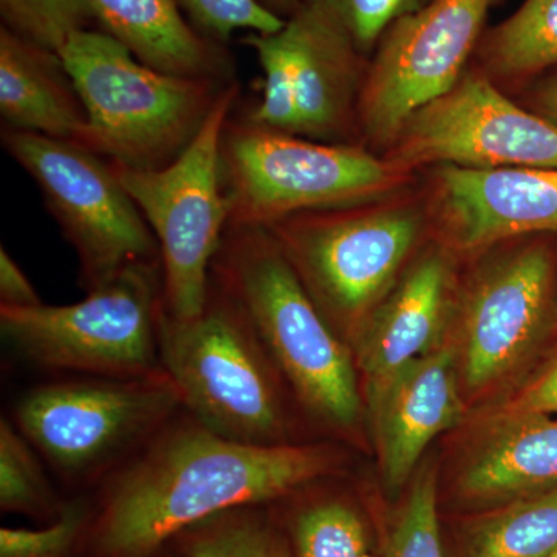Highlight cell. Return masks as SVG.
<instances>
[{"label":"cell","instance_id":"obj_1","mask_svg":"<svg viewBox=\"0 0 557 557\" xmlns=\"http://www.w3.org/2000/svg\"><path fill=\"white\" fill-rule=\"evenodd\" d=\"M339 463L332 446L244 445L182 410L102 482L84 539L94 557H149L212 516L287 497Z\"/></svg>","mask_w":557,"mask_h":557},{"label":"cell","instance_id":"obj_2","mask_svg":"<svg viewBox=\"0 0 557 557\" xmlns=\"http://www.w3.org/2000/svg\"><path fill=\"white\" fill-rule=\"evenodd\" d=\"M211 277L239 302L300 409L347 435L362 413L354 350L329 324L276 240L262 228H228Z\"/></svg>","mask_w":557,"mask_h":557},{"label":"cell","instance_id":"obj_3","mask_svg":"<svg viewBox=\"0 0 557 557\" xmlns=\"http://www.w3.org/2000/svg\"><path fill=\"white\" fill-rule=\"evenodd\" d=\"M159 339L183 410L203 426L244 445H300L287 406L292 388L248 314L214 278L197 317L163 311Z\"/></svg>","mask_w":557,"mask_h":557},{"label":"cell","instance_id":"obj_4","mask_svg":"<svg viewBox=\"0 0 557 557\" xmlns=\"http://www.w3.org/2000/svg\"><path fill=\"white\" fill-rule=\"evenodd\" d=\"M60 54L87 112L78 145L132 170L177 160L233 83L159 72L102 30L76 33Z\"/></svg>","mask_w":557,"mask_h":557},{"label":"cell","instance_id":"obj_5","mask_svg":"<svg viewBox=\"0 0 557 557\" xmlns=\"http://www.w3.org/2000/svg\"><path fill=\"white\" fill-rule=\"evenodd\" d=\"M220 174L228 228L262 230L302 212L373 203L409 175L362 146L267 129L242 115L223 129Z\"/></svg>","mask_w":557,"mask_h":557},{"label":"cell","instance_id":"obj_6","mask_svg":"<svg viewBox=\"0 0 557 557\" xmlns=\"http://www.w3.org/2000/svg\"><path fill=\"white\" fill-rule=\"evenodd\" d=\"M182 410V395L161 369L39 384L17 399L13 423L54 474L86 486L104 482Z\"/></svg>","mask_w":557,"mask_h":557},{"label":"cell","instance_id":"obj_7","mask_svg":"<svg viewBox=\"0 0 557 557\" xmlns=\"http://www.w3.org/2000/svg\"><path fill=\"white\" fill-rule=\"evenodd\" d=\"M161 260L121 271L70 306L0 307L11 350L39 369L72 376L135 379L163 369Z\"/></svg>","mask_w":557,"mask_h":557},{"label":"cell","instance_id":"obj_8","mask_svg":"<svg viewBox=\"0 0 557 557\" xmlns=\"http://www.w3.org/2000/svg\"><path fill=\"white\" fill-rule=\"evenodd\" d=\"M423 230L416 205L319 209L267 228L333 330L350 341L397 285Z\"/></svg>","mask_w":557,"mask_h":557},{"label":"cell","instance_id":"obj_9","mask_svg":"<svg viewBox=\"0 0 557 557\" xmlns=\"http://www.w3.org/2000/svg\"><path fill=\"white\" fill-rule=\"evenodd\" d=\"M240 86L233 81L189 148L157 171L113 164L159 242L168 317H197L207 302L212 260L228 228L220 174V143Z\"/></svg>","mask_w":557,"mask_h":557},{"label":"cell","instance_id":"obj_10","mask_svg":"<svg viewBox=\"0 0 557 557\" xmlns=\"http://www.w3.org/2000/svg\"><path fill=\"white\" fill-rule=\"evenodd\" d=\"M3 149L27 172L75 249L84 292L160 259L159 242L109 160L78 143L2 127Z\"/></svg>","mask_w":557,"mask_h":557},{"label":"cell","instance_id":"obj_11","mask_svg":"<svg viewBox=\"0 0 557 557\" xmlns=\"http://www.w3.org/2000/svg\"><path fill=\"white\" fill-rule=\"evenodd\" d=\"M496 0H431L392 24L373 51L358 101V132L388 146L406 121L453 89L486 28Z\"/></svg>","mask_w":557,"mask_h":557},{"label":"cell","instance_id":"obj_12","mask_svg":"<svg viewBox=\"0 0 557 557\" xmlns=\"http://www.w3.org/2000/svg\"><path fill=\"white\" fill-rule=\"evenodd\" d=\"M387 160L408 174L429 164L557 170V123L519 108L483 73H465L406 121Z\"/></svg>","mask_w":557,"mask_h":557},{"label":"cell","instance_id":"obj_13","mask_svg":"<svg viewBox=\"0 0 557 557\" xmlns=\"http://www.w3.org/2000/svg\"><path fill=\"white\" fill-rule=\"evenodd\" d=\"M556 321L549 249L533 245L486 263L460 302V379L483 391L533 357Z\"/></svg>","mask_w":557,"mask_h":557},{"label":"cell","instance_id":"obj_14","mask_svg":"<svg viewBox=\"0 0 557 557\" xmlns=\"http://www.w3.org/2000/svg\"><path fill=\"white\" fill-rule=\"evenodd\" d=\"M434 211L446 240L475 252L511 237L557 233V170L461 168L434 177Z\"/></svg>","mask_w":557,"mask_h":557},{"label":"cell","instance_id":"obj_15","mask_svg":"<svg viewBox=\"0 0 557 557\" xmlns=\"http://www.w3.org/2000/svg\"><path fill=\"white\" fill-rule=\"evenodd\" d=\"M292 62L298 137L354 145L366 58L336 22L302 2L278 30Z\"/></svg>","mask_w":557,"mask_h":557},{"label":"cell","instance_id":"obj_16","mask_svg":"<svg viewBox=\"0 0 557 557\" xmlns=\"http://www.w3.org/2000/svg\"><path fill=\"white\" fill-rule=\"evenodd\" d=\"M456 355L438 347L366 394L388 493L409 482L428 446L463 417Z\"/></svg>","mask_w":557,"mask_h":557},{"label":"cell","instance_id":"obj_17","mask_svg":"<svg viewBox=\"0 0 557 557\" xmlns=\"http://www.w3.org/2000/svg\"><path fill=\"white\" fill-rule=\"evenodd\" d=\"M453 270L443 251L426 252L359 325L350 347L364 394L440 346L450 309Z\"/></svg>","mask_w":557,"mask_h":557},{"label":"cell","instance_id":"obj_18","mask_svg":"<svg viewBox=\"0 0 557 557\" xmlns=\"http://www.w3.org/2000/svg\"><path fill=\"white\" fill-rule=\"evenodd\" d=\"M457 487L474 504H509L557 490V417L505 410L468 454Z\"/></svg>","mask_w":557,"mask_h":557},{"label":"cell","instance_id":"obj_19","mask_svg":"<svg viewBox=\"0 0 557 557\" xmlns=\"http://www.w3.org/2000/svg\"><path fill=\"white\" fill-rule=\"evenodd\" d=\"M2 127L78 143L87 112L60 53L0 27Z\"/></svg>","mask_w":557,"mask_h":557},{"label":"cell","instance_id":"obj_20","mask_svg":"<svg viewBox=\"0 0 557 557\" xmlns=\"http://www.w3.org/2000/svg\"><path fill=\"white\" fill-rule=\"evenodd\" d=\"M101 30L159 72L189 78L234 81L228 47L194 30L178 0H91Z\"/></svg>","mask_w":557,"mask_h":557},{"label":"cell","instance_id":"obj_21","mask_svg":"<svg viewBox=\"0 0 557 557\" xmlns=\"http://www.w3.org/2000/svg\"><path fill=\"white\" fill-rule=\"evenodd\" d=\"M474 58L493 83L557 67V0H523L511 16L486 28Z\"/></svg>","mask_w":557,"mask_h":557},{"label":"cell","instance_id":"obj_22","mask_svg":"<svg viewBox=\"0 0 557 557\" xmlns=\"http://www.w3.org/2000/svg\"><path fill=\"white\" fill-rule=\"evenodd\" d=\"M557 552V490L509 502L480 519L467 557H547Z\"/></svg>","mask_w":557,"mask_h":557},{"label":"cell","instance_id":"obj_23","mask_svg":"<svg viewBox=\"0 0 557 557\" xmlns=\"http://www.w3.org/2000/svg\"><path fill=\"white\" fill-rule=\"evenodd\" d=\"M260 507L247 505L220 512L172 542L183 557H295L292 541Z\"/></svg>","mask_w":557,"mask_h":557},{"label":"cell","instance_id":"obj_24","mask_svg":"<svg viewBox=\"0 0 557 557\" xmlns=\"http://www.w3.org/2000/svg\"><path fill=\"white\" fill-rule=\"evenodd\" d=\"M0 508L33 518H58L64 509L42 457L9 418L0 421Z\"/></svg>","mask_w":557,"mask_h":557},{"label":"cell","instance_id":"obj_25","mask_svg":"<svg viewBox=\"0 0 557 557\" xmlns=\"http://www.w3.org/2000/svg\"><path fill=\"white\" fill-rule=\"evenodd\" d=\"M289 541L295 557H370L364 520L341 497L322 496L300 505Z\"/></svg>","mask_w":557,"mask_h":557},{"label":"cell","instance_id":"obj_26","mask_svg":"<svg viewBox=\"0 0 557 557\" xmlns=\"http://www.w3.org/2000/svg\"><path fill=\"white\" fill-rule=\"evenodd\" d=\"M2 27L61 53L76 33L101 30L91 0H0Z\"/></svg>","mask_w":557,"mask_h":557},{"label":"cell","instance_id":"obj_27","mask_svg":"<svg viewBox=\"0 0 557 557\" xmlns=\"http://www.w3.org/2000/svg\"><path fill=\"white\" fill-rule=\"evenodd\" d=\"M380 557H446L438 527L437 478L428 465L392 520Z\"/></svg>","mask_w":557,"mask_h":557},{"label":"cell","instance_id":"obj_28","mask_svg":"<svg viewBox=\"0 0 557 557\" xmlns=\"http://www.w3.org/2000/svg\"><path fill=\"white\" fill-rule=\"evenodd\" d=\"M336 22L366 58H372L392 24L417 13L431 0H302Z\"/></svg>","mask_w":557,"mask_h":557},{"label":"cell","instance_id":"obj_29","mask_svg":"<svg viewBox=\"0 0 557 557\" xmlns=\"http://www.w3.org/2000/svg\"><path fill=\"white\" fill-rule=\"evenodd\" d=\"M178 5L194 30L225 47L236 30L271 35L285 24L258 0H178Z\"/></svg>","mask_w":557,"mask_h":557},{"label":"cell","instance_id":"obj_30","mask_svg":"<svg viewBox=\"0 0 557 557\" xmlns=\"http://www.w3.org/2000/svg\"><path fill=\"white\" fill-rule=\"evenodd\" d=\"M90 508L86 502L64 505L53 523L40 530L3 527L0 530V557H67L86 536Z\"/></svg>","mask_w":557,"mask_h":557},{"label":"cell","instance_id":"obj_31","mask_svg":"<svg viewBox=\"0 0 557 557\" xmlns=\"http://www.w3.org/2000/svg\"><path fill=\"white\" fill-rule=\"evenodd\" d=\"M42 304L27 274L11 258L5 247L0 248V307L32 309Z\"/></svg>","mask_w":557,"mask_h":557},{"label":"cell","instance_id":"obj_32","mask_svg":"<svg viewBox=\"0 0 557 557\" xmlns=\"http://www.w3.org/2000/svg\"><path fill=\"white\" fill-rule=\"evenodd\" d=\"M507 409L533 410L557 417V355Z\"/></svg>","mask_w":557,"mask_h":557},{"label":"cell","instance_id":"obj_33","mask_svg":"<svg viewBox=\"0 0 557 557\" xmlns=\"http://www.w3.org/2000/svg\"><path fill=\"white\" fill-rule=\"evenodd\" d=\"M534 104L539 115L557 123V75L547 76L534 90Z\"/></svg>","mask_w":557,"mask_h":557},{"label":"cell","instance_id":"obj_34","mask_svg":"<svg viewBox=\"0 0 557 557\" xmlns=\"http://www.w3.org/2000/svg\"><path fill=\"white\" fill-rule=\"evenodd\" d=\"M263 9L270 11V13L276 14L281 20L287 21L289 16L295 14V11L299 9L302 0H258Z\"/></svg>","mask_w":557,"mask_h":557},{"label":"cell","instance_id":"obj_35","mask_svg":"<svg viewBox=\"0 0 557 557\" xmlns=\"http://www.w3.org/2000/svg\"><path fill=\"white\" fill-rule=\"evenodd\" d=\"M547 557H557V552L553 553V555H549Z\"/></svg>","mask_w":557,"mask_h":557},{"label":"cell","instance_id":"obj_36","mask_svg":"<svg viewBox=\"0 0 557 557\" xmlns=\"http://www.w3.org/2000/svg\"><path fill=\"white\" fill-rule=\"evenodd\" d=\"M160 552H157L156 555L149 556V557H159Z\"/></svg>","mask_w":557,"mask_h":557}]
</instances>
